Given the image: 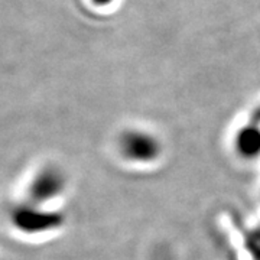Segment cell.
I'll use <instances>...</instances> for the list:
<instances>
[{
  "mask_svg": "<svg viewBox=\"0 0 260 260\" xmlns=\"http://www.w3.org/2000/svg\"><path fill=\"white\" fill-rule=\"evenodd\" d=\"M251 121L260 123V104L253 110V113H251Z\"/></svg>",
  "mask_w": 260,
  "mask_h": 260,
  "instance_id": "cell-6",
  "label": "cell"
},
{
  "mask_svg": "<svg viewBox=\"0 0 260 260\" xmlns=\"http://www.w3.org/2000/svg\"><path fill=\"white\" fill-rule=\"evenodd\" d=\"M246 247L254 260H260V224L249 232L246 237Z\"/></svg>",
  "mask_w": 260,
  "mask_h": 260,
  "instance_id": "cell-5",
  "label": "cell"
},
{
  "mask_svg": "<svg viewBox=\"0 0 260 260\" xmlns=\"http://www.w3.org/2000/svg\"><path fill=\"white\" fill-rule=\"evenodd\" d=\"M13 223L22 230H52L62 224V215L56 213H47L41 208L30 207H20L13 214Z\"/></svg>",
  "mask_w": 260,
  "mask_h": 260,
  "instance_id": "cell-3",
  "label": "cell"
},
{
  "mask_svg": "<svg viewBox=\"0 0 260 260\" xmlns=\"http://www.w3.org/2000/svg\"><path fill=\"white\" fill-rule=\"evenodd\" d=\"M121 156L135 164H152L162 155L160 140L148 130H124L117 140Z\"/></svg>",
  "mask_w": 260,
  "mask_h": 260,
  "instance_id": "cell-1",
  "label": "cell"
},
{
  "mask_svg": "<svg viewBox=\"0 0 260 260\" xmlns=\"http://www.w3.org/2000/svg\"><path fill=\"white\" fill-rule=\"evenodd\" d=\"M64 174L55 168H47V169H42L30 182L28 198L34 205L44 204L58 197L64 191Z\"/></svg>",
  "mask_w": 260,
  "mask_h": 260,
  "instance_id": "cell-2",
  "label": "cell"
},
{
  "mask_svg": "<svg viewBox=\"0 0 260 260\" xmlns=\"http://www.w3.org/2000/svg\"><path fill=\"white\" fill-rule=\"evenodd\" d=\"M234 150L243 159L260 156V123L250 121L237 130L234 136Z\"/></svg>",
  "mask_w": 260,
  "mask_h": 260,
  "instance_id": "cell-4",
  "label": "cell"
},
{
  "mask_svg": "<svg viewBox=\"0 0 260 260\" xmlns=\"http://www.w3.org/2000/svg\"><path fill=\"white\" fill-rule=\"evenodd\" d=\"M95 6H107V5H110L113 0H91Z\"/></svg>",
  "mask_w": 260,
  "mask_h": 260,
  "instance_id": "cell-7",
  "label": "cell"
}]
</instances>
